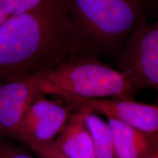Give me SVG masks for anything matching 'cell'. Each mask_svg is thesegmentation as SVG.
I'll return each instance as SVG.
<instances>
[{
  "label": "cell",
  "mask_w": 158,
  "mask_h": 158,
  "mask_svg": "<svg viewBox=\"0 0 158 158\" xmlns=\"http://www.w3.org/2000/svg\"><path fill=\"white\" fill-rule=\"evenodd\" d=\"M117 70L138 89L158 88V23L141 21L133 31Z\"/></svg>",
  "instance_id": "obj_4"
},
{
  "label": "cell",
  "mask_w": 158,
  "mask_h": 158,
  "mask_svg": "<svg viewBox=\"0 0 158 158\" xmlns=\"http://www.w3.org/2000/svg\"><path fill=\"white\" fill-rule=\"evenodd\" d=\"M7 15L5 14L2 10V6H1V0H0V27H1L2 24L5 22V21L6 19H7Z\"/></svg>",
  "instance_id": "obj_14"
},
{
  "label": "cell",
  "mask_w": 158,
  "mask_h": 158,
  "mask_svg": "<svg viewBox=\"0 0 158 158\" xmlns=\"http://www.w3.org/2000/svg\"><path fill=\"white\" fill-rule=\"evenodd\" d=\"M40 97L37 74L0 81V135L13 138L29 105Z\"/></svg>",
  "instance_id": "obj_7"
},
{
  "label": "cell",
  "mask_w": 158,
  "mask_h": 158,
  "mask_svg": "<svg viewBox=\"0 0 158 158\" xmlns=\"http://www.w3.org/2000/svg\"><path fill=\"white\" fill-rule=\"evenodd\" d=\"M147 158H158V152H157V153H155V154H154L153 155L150 156V157H147Z\"/></svg>",
  "instance_id": "obj_15"
},
{
  "label": "cell",
  "mask_w": 158,
  "mask_h": 158,
  "mask_svg": "<svg viewBox=\"0 0 158 158\" xmlns=\"http://www.w3.org/2000/svg\"><path fill=\"white\" fill-rule=\"evenodd\" d=\"M0 158H34L11 142L0 139Z\"/></svg>",
  "instance_id": "obj_13"
},
{
  "label": "cell",
  "mask_w": 158,
  "mask_h": 158,
  "mask_svg": "<svg viewBox=\"0 0 158 158\" xmlns=\"http://www.w3.org/2000/svg\"><path fill=\"white\" fill-rule=\"evenodd\" d=\"M37 84L43 96L54 94L65 101L118 96L133 99L138 90L127 76L94 56L73 57L37 74Z\"/></svg>",
  "instance_id": "obj_2"
},
{
  "label": "cell",
  "mask_w": 158,
  "mask_h": 158,
  "mask_svg": "<svg viewBox=\"0 0 158 158\" xmlns=\"http://www.w3.org/2000/svg\"><path fill=\"white\" fill-rule=\"evenodd\" d=\"M81 35L114 47L143 20V0H64Z\"/></svg>",
  "instance_id": "obj_3"
},
{
  "label": "cell",
  "mask_w": 158,
  "mask_h": 158,
  "mask_svg": "<svg viewBox=\"0 0 158 158\" xmlns=\"http://www.w3.org/2000/svg\"><path fill=\"white\" fill-rule=\"evenodd\" d=\"M84 42L64 0H43L0 27V81L52 70L81 56Z\"/></svg>",
  "instance_id": "obj_1"
},
{
  "label": "cell",
  "mask_w": 158,
  "mask_h": 158,
  "mask_svg": "<svg viewBox=\"0 0 158 158\" xmlns=\"http://www.w3.org/2000/svg\"><path fill=\"white\" fill-rule=\"evenodd\" d=\"M54 141L63 153L71 158H95L92 138L85 124V112L73 113Z\"/></svg>",
  "instance_id": "obj_9"
},
{
  "label": "cell",
  "mask_w": 158,
  "mask_h": 158,
  "mask_svg": "<svg viewBox=\"0 0 158 158\" xmlns=\"http://www.w3.org/2000/svg\"><path fill=\"white\" fill-rule=\"evenodd\" d=\"M43 0H1V6L7 17L15 16L32 10Z\"/></svg>",
  "instance_id": "obj_11"
},
{
  "label": "cell",
  "mask_w": 158,
  "mask_h": 158,
  "mask_svg": "<svg viewBox=\"0 0 158 158\" xmlns=\"http://www.w3.org/2000/svg\"><path fill=\"white\" fill-rule=\"evenodd\" d=\"M72 110L68 104L38 98L27 108L13 139L24 144L54 141L70 119Z\"/></svg>",
  "instance_id": "obj_6"
},
{
  "label": "cell",
  "mask_w": 158,
  "mask_h": 158,
  "mask_svg": "<svg viewBox=\"0 0 158 158\" xmlns=\"http://www.w3.org/2000/svg\"><path fill=\"white\" fill-rule=\"evenodd\" d=\"M85 124L92 138L95 158H117L113 135L108 122L98 114L85 113Z\"/></svg>",
  "instance_id": "obj_10"
},
{
  "label": "cell",
  "mask_w": 158,
  "mask_h": 158,
  "mask_svg": "<svg viewBox=\"0 0 158 158\" xmlns=\"http://www.w3.org/2000/svg\"><path fill=\"white\" fill-rule=\"evenodd\" d=\"M73 110L102 114L150 134L158 133V107L126 97L66 101Z\"/></svg>",
  "instance_id": "obj_5"
},
{
  "label": "cell",
  "mask_w": 158,
  "mask_h": 158,
  "mask_svg": "<svg viewBox=\"0 0 158 158\" xmlns=\"http://www.w3.org/2000/svg\"><path fill=\"white\" fill-rule=\"evenodd\" d=\"M117 158H147L157 153V134H150L108 118Z\"/></svg>",
  "instance_id": "obj_8"
},
{
  "label": "cell",
  "mask_w": 158,
  "mask_h": 158,
  "mask_svg": "<svg viewBox=\"0 0 158 158\" xmlns=\"http://www.w3.org/2000/svg\"><path fill=\"white\" fill-rule=\"evenodd\" d=\"M39 158H71L57 147L54 141L46 143L30 142L26 143Z\"/></svg>",
  "instance_id": "obj_12"
}]
</instances>
